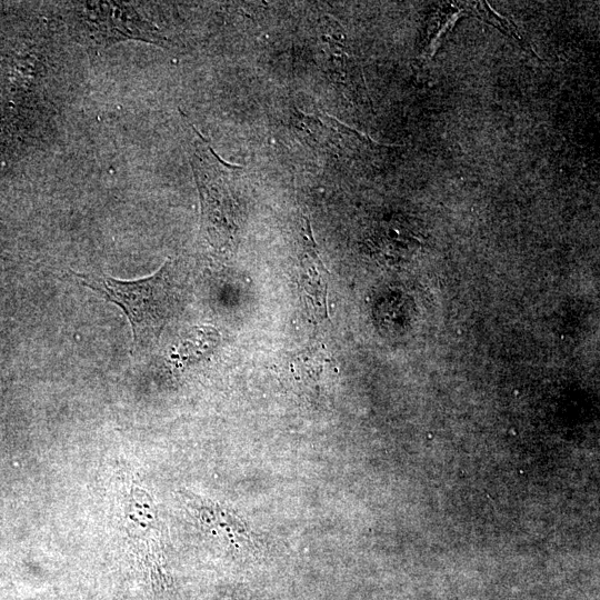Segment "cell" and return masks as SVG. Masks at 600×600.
<instances>
[{"mask_svg": "<svg viewBox=\"0 0 600 600\" xmlns=\"http://www.w3.org/2000/svg\"><path fill=\"white\" fill-rule=\"evenodd\" d=\"M169 264L167 259L153 274L137 280L73 272L83 286L124 312L132 330V353L154 343L170 318L173 290Z\"/></svg>", "mask_w": 600, "mask_h": 600, "instance_id": "cell-1", "label": "cell"}, {"mask_svg": "<svg viewBox=\"0 0 600 600\" xmlns=\"http://www.w3.org/2000/svg\"><path fill=\"white\" fill-rule=\"evenodd\" d=\"M74 37L90 47L107 48L126 40L163 46L166 39L129 3L116 1L74 2L68 11Z\"/></svg>", "mask_w": 600, "mask_h": 600, "instance_id": "cell-2", "label": "cell"}, {"mask_svg": "<svg viewBox=\"0 0 600 600\" xmlns=\"http://www.w3.org/2000/svg\"><path fill=\"white\" fill-rule=\"evenodd\" d=\"M192 169L202 207V224L214 247H230L237 224L228 190L222 181L221 160L202 139L196 142Z\"/></svg>", "mask_w": 600, "mask_h": 600, "instance_id": "cell-3", "label": "cell"}, {"mask_svg": "<svg viewBox=\"0 0 600 600\" xmlns=\"http://www.w3.org/2000/svg\"><path fill=\"white\" fill-rule=\"evenodd\" d=\"M201 527L229 551H252L254 536L247 521L229 507L198 500L192 504Z\"/></svg>", "mask_w": 600, "mask_h": 600, "instance_id": "cell-4", "label": "cell"}, {"mask_svg": "<svg viewBox=\"0 0 600 600\" xmlns=\"http://www.w3.org/2000/svg\"><path fill=\"white\" fill-rule=\"evenodd\" d=\"M126 526L136 548L142 551L146 560L157 564L160 553V521L158 510L150 496L140 487L130 491L126 506Z\"/></svg>", "mask_w": 600, "mask_h": 600, "instance_id": "cell-5", "label": "cell"}, {"mask_svg": "<svg viewBox=\"0 0 600 600\" xmlns=\"http://www.w3.org/2000/svg\"><path fill=\"white\" fill-rule=\"evenodd\" d=\"M306 232L300 260L301 269L299 271L300 291L309 313L318 320H322L328 318L327 296L329 272L318 254L308 221Z\"/></svg>", "mask_w": 600, "mask_h": 600, "instance_id": "cell-6", "label": "cell"}, {"mask_svg": "<svg viewBox=\"0 0 600 600\" xmlns=\"http://www.w3.org/2000/svg\"><path fill=\"white\" fill-rule=\"evenodd\" d=\"M332 361L322 346L308 348L290 362V371L300 388L319 393L323 374Z\"/></svg>", "mask_w": 600, "mask_h": 600, "instance_id": "cell-7", "label": "cell"}]
</instances>
